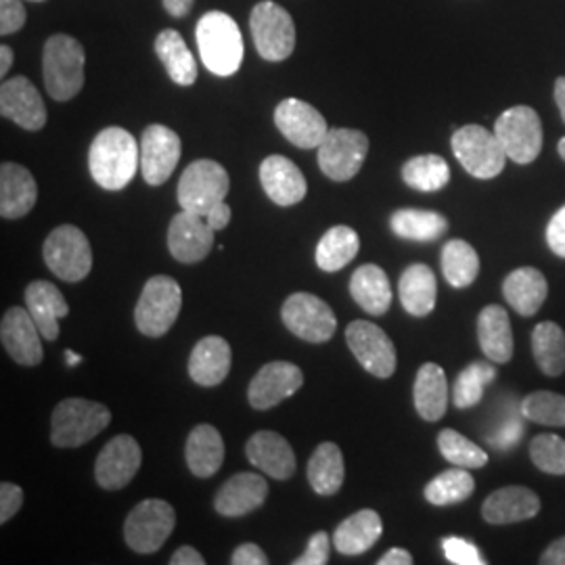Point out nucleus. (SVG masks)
Here are the masks:
<instances>
[{"instance_id": "1", "label": "nucleus", "mask_w": 565, "mask_h": 565, "mask_svg": "<svg viewBox=\"0 0 565 565\" xmlns=\"http://www.w3.org/2000/svg\"><path fill=\"white\" fill-rule=\"evenodd\" d=\"M88 170L105 191H121L141 172V145L128 130L109 126L90 142Z\"/></svg>"}, {"instance_id": "2", "label": "nucleus", "mask_w": 565, "mask_h": 565, "mask_svg": "<svg viewBox=\"0 0 565 565\" xmlns=\"http://www.w3.org/2000/svg\"><path fill=\"white\" fill-rule=\"evenodd\" d=\"M198 49L203 65L214 76L228 78L239 72L243 57H245V44H243L242 30L237 21L223 11H210L203 13L198 21L195 30Z\"/></svg>"}, {"instance_id": "3", "label": "nucleus", "mask_w": 565, "mask_h": 565, "mask_svg": "<svg viewBox=\"0 0 565 565\" xmlns=\"http://www.w3.org/2000/svg\"><path fill=\"white\" fill-rule=\"evenodd\" d=\"M86 53L81 41L53 34L42 51V76L46 93L55 102H72L84 88Z\"/></svg>"}, {"instance_id": "4", "label": "nucleus", "mask_w": 565, "mask_h": 565, "mask_svg": "<svg viewBox=\"0 0 565 565\" xmlns=\"http://www.w3.org/2000/svg\"><path fill=\"white\" fill-rule=\"evenodd\" d=\"M111 422V411L102 403L67 398L55 406L51 443L57 448H78L97 438Z\"/></svg>"}, {"instance_id": "5", "label": "nucleus", "mask_w": 565, "mask_h": 565, "mask_svg": "<svg viewBox=\"0 0 565 565\" xmlns=\"http://www.w3.org/2000/svg\"><path fill=\"white\" fill-rule=\"evenodd\" d=\"M182 289L168 275L151 277L142 287L141 298L135 308V323L142 335L162 338L181 315Z\"/></svg>"}, {"instance_id": "6", "label": "nucleus", "mask_w": 565, "mask_h": 565, "mask_svg": "<svg viewBox=\"0 0 565 565\" xmlns=\"http://www.w3.org/2000/svg\"><path fill=\"white\" fill-rule=\"evenodd\" d=\"M450 147L465 170L480 181L497 179L505 170L509 160L497 135L478 124H467L459 128L450 139Z\"/></svg>"}, {"instance_id": "7", "label": "nucleus", "mask_w": 565, "mask_h": 565, "mask_svg": "<svg viewBox=\"0 0 565 565\" xmlns=\"http://www.w3.org/2000/svg\"><path fill=\"white\" fill-rule=\"evenodd\" d=\"M249 32L263 60L279 63L296 49V23L287 9L273 0H260L249 15Z\"/></svg>"}, {"instance_id": "8", "label": "nucleus", "mask_w": 565, "mask_h": 565, "mask_svg": "<svg viewBox=\"0 0 565 565\" xmlns=\"http://www.w3.org/2000/svg\"><path fill=\"white\" fill-rule=\"evenodd\" d=\"M44 263L61 281L78 282L93 270V249L86 235L74 224H61L44 242Z\"/></svg>"}, {"instance_id": "9", "label": "nucleus", "mask_w": 565, "mask_h": 565, "mask_svg": "<svg viewBox=\"0 0 565 565\" xmlns=\"http://www.w3.org/2000/svg\"><path fill=\"white\" fill-rule=\"evenodd\" d=\"M177 527L174 507L160 499H147L135 507L124 522V541L135 553L160 551Z\"/></svg>"}, {"instance_id": "10", "label": "nucleus", "mask_w": 565, "mask_h": 565, "mask_svg": "<svg viewBox=\"0 0 565 565\" xmlns=\"http://www.w3.org/2000/svg\"><path fill=\"white\" fill-rule=\"evenodd\" d=\"M494 135L503 145L507 158L520 166L532 163L543 151V124L527 105H515L494 121Z\"/></svg>"}, {"instance_id": "11", "label": "nucleus", "mask_w": 565, "mask_h": 565, "mask_svg": "<svg viewBox=\"0 0 565 565\" xmlns=\"http://www.w3.org/2000/svg\"><path fill=\"white\" fill-rule=\"evenodd\" d=\"M231 189L228 172L214 160L189 163L179 181V203L182 210L205 216L216 203L224 202Z\"/></svg>"}, {"instance_id": "12", "label": "nucleus", "mask_w": 565, "mask_h": 565, "mask_svg": "<svg viewBox=\"0 0 565 565\" xmlns=\"http://www.w3.org/2000/svg\"><path fill=\"white\" fill-rule=\"evenodd\" d=\"M369 153V139L361 130L329 128L319 145V168L327 179L335 182L352 181Z\"/></svg>"}, {"instance_id": "13", "label": "nucleus", "mask_w": 565, "mask_h": 565, "mask_svg": "<svg viewBox=\"0 0 565 565\" xmlns=\"http://www.w3.org/2000/svg\"><path fill=\"white\" fill-rule=\"evenodd\" d=\"M281 319L282 324L303 342H329L338 329L331 306L306 291H298L285 300Z\"/></svg>"}, {"instance_id": "14", "label": "nucleus", "mask_w": 565, "mask_h": 565, "mask_svg": "<svg viewBox=\"0 0 565 565\" xmlns=\"http://www.w3.org/2000/svg\"><path fill=\"white\" fill-rule=\"evenodd\" d=\"M345 342L354 359L373 377L387 380L396 371V348L382 327L369 321H352L345 329Z\"/></svg>"}, {"instance_id": "15", "label": "nucleus", "mask_w": 565, "mask_h": 565, "mask_svg": "<svg viewBox=\"0 0 565 565\" xmlns=\"http://www.w3.org/2000/svg\"><path fill=\"white\" fill-rule=\"evenodd\" d=\"M139 145L142 179L151 186H160L181 162V137L163 124H151L145 128Z\"/></svg>"}, {"instance_id": "16", "label": "nucleus", "mask_w": 565, "mask_h": 565, "mask_svg": "<svg viewBox=\"0 0 565 565\" xmlns=\"http://www.w3.org/2000/svg\"><path fill=\"white\" fill-rule=\"evenodd\" d=\"M141 463V446L132 436L121 434L103 446L95 463V480L103 490H121L135 480Z\"/></svg>"}, {"instance_id": "17", "label": "nucleus", "mask_w": 565, "mask_h": 565, "mask_svg": "<svg viewBox=\"0 0 565 565\" xmlns=\"http://www.w3.org/2000/svg\"><path fill=\"white\" fill-rule=\"evenodd\" d=\"M275 124L282 137L300 149H319L329 126L323 114L302 99H285L275 109Z\"/></svg>"}, {"instance_id": "18", "label": "nucleus", "mask_w": 565, "mask_h": 565, "mask_svg": "<svg viewBox=\"0 0 565 565\" xmlns=\"http://www.w3.org/2000/svg\"><path fill=\"white\" fill-rule=\"evenodd\" d=\"M42 333L39 324L34 323L28 308H9L2 315L0 323V342L7 354L21 366H36L44 359L42 350Z\"/></svg>"}, {"instance_id": "19", "label": "nucleus", "mask_w": 565, "mask_h": 565, "mask_svg": "<svg viewBox=\"0 0 565 565\" xmlns=\"http://www.w3.org/2000/svg\"><path fill=\"white\" fill-rule=\"evenodd\" d=\"M214 235L216 231L207 224L205 216L182 210L168 228V249L179 263H202L214 247Z\"/></svg>"}, {"instance_id": "20", "label": "nucleus", "mask_w": 565, "mask_h": 565, "mask_svg": "<svg viewBox=\"0 0 565 565\" xmlns=\"http://www.w3.org/2000/svg\"><path fill=\"white\" fill-rule=\"evenodd\" d=\"M303 384L302 369L287 361L264 364L247 387V401L256 411H268L289 396H294Z\"/></svg>"}, {"instance_id": "21", "label": "nucleus", "mask_w": 565, "mask_h": 565, "mask_svg": "<svg viewBox=\"0 0 565 565\" xmlns=\"http://www.w3.org/2000/svg\"><path fill=\"white\" fill-rule=\"evenodd\" d=\"M0 114L23 130L39 132L46 126V105L39 88L25 76H15L0 86Z\"/></svg>"}, {"instance_id": "22", "label": "nucleus", "mask_w": 565, "mask_h": 565, "mask_svg": "<svg viewBox=\"0 0 565 565\" xmlns=\"http://www.w3.org/2000/svg\"><path fill=\"white\" fill-rule=\"evenodd\" d=\"M247 461L275 480H289L296 473V455L277 431H256L245 445Z\"/></svg>"}, {"instance_id": "23", "label": "nucleus", "mask_w": 565, "mask_h": 565, "mask_svg": "<svg viewBox=\"0 0 565 565\" xmlns=\"http://www.w3.org/2000/svg\"><path fill=\"white\" fill-rule=\"evenodd\" d=\"M39 200V184L32 172L20 163L0 166V216L4 221H18L28 216Z\"/></svg>"}, {"instance_id": "24", "label": "nucleus", "mask_w": 565, "mask_h": 565, "mask_svg": "<svg viewBox=\"0 0 565 565\" xmlns=\"http://www.w3.org/2000/svg\"><path fill=\"white\" fill-rule=\"evenodd\" d=\"M541 511V499L525 486H505L492 492L482 505V518L488 524H518L536 518Z\"/></svg>"}, {"instance_id": "25", "label": "nucleus", "mask_w": 565, "mask_h": 565, "mask_svg": "<svg viewBox=\"0 0 565 565\" xmlns=\"http://www.w3.org/2000/svg\"><path fill=\"white\" fill-rule=\"evenodd\" d=\"M260 182L268 200L281 207L302 202L308 191L302 170L285 156H268L260 163Z\"/></svg>"}, {"instance_id": "26", "label": "nucleus", "mask_w": 565, "mask_h": 565, "mask_svg": "<svg viewBox=\"0 0 565 565\" xmlns=\"http://www.w3.org/2000/svg\"><path fill=\"white\" fill-rule=\"evenodd\" d=\"M268 497V484L260 473H235L218 490L214 499V509L223 518H243L264 505Z\"/></svg>"}, {"instance_id": "27", "label": "nucleus", "mask_w": 565, "mask_h": 565, "mask_svg": "<svg viewBox=\"0 0 565 565\" xmlns=\"http://www.w3.org/2000/svg\"><path fill=\"white\" fill-rule=\"evenodd\" d=\"M25 308L39 324L42 338L55 342L60 338V321L70 315V303L63 298L57 285L49 281H34L25 287Z\"/></svg>"}, {"instance_id": "28", "label": "nucleus", "mask_w": 565, "mask_h": 565, "mask_svg": "<svg viewBox=\"0 0 565 565\" xmlns=\"http://www.w3.org/2000/svg\"><path fill=\"white\" fill-rule=\"evenodd\" d=\"M231 361L233 352L228 342L221 335H207L195 343L189 356V377L202 387H216L231 373Z\"/></svg>"}, {"instance_id": "29", "label": "nucleus", "mask_w": 565, "mask_h": 565, "mask_svg": "<svg viewBox=\"0 0 565 565\" xmlns=\"http://www.w3.org/2000/svg\"><path fill=\"white\" fill-rule=\"evenodd\" d=\"M507 303L522 317H534L548 296V282L539 268L524 266L509 273L503 282Z\"/></svg>"}, {"instance_id": "30", "label": "nucleus", "mask_w": 565, "mask_h": 565, "mask_svg": "<svg viewBox=\"0 0 565 565\" xmlns=\"http://www.w3.org/2000/svg\"><path fill=\"white\" fill-rule=\"evenodd\" d=\"M478 340L486 359L497 364H505L513 356V331L509 312L503 306L490 303L478 317Z\"/></svg>"}, {"instance_id": "31", "label": "nucleus", "mask_w": 565, "mask_h": 565, "mask_svg": "<svg viewBox=\"0 0 565 565\" xmlns=\"http://www.w3.org/2000/svg\"><path fill=\"white\" fill-rule=\"evenodd\" d=\"M382 532L384 524L380 513L373 509H363L338 525L333 534V545L348 557L363 555L382 539Z\"/></svg>"}, {"instance_id": "32", "label": "nucleus", "mask_w": 565, "mask_h": 565, "mask_svg": "<svg viewBox=\"0 0 565 565\" xmlns=\"http://www.w3.org/2000/svg\"><path fill=\"white\" fill-rule=\"evenodd\" d=\"M186 465L195 478H212L224 463V443L214 425H198L186 440Z\"/></svg>"}, {"instance_id": "33", "label": "nucleus", "mask_w": 565, "mask_h": 565, "mask_svg": "<svg viewBox=\"0 0 565 565\" xmlns=\"http://www.w3.org/2000/svg\"><path fill=\"white\" fill-rule=\"evenodd\" d=\"M398 296L404 310L417 319H424L434 312L438 298L436 275L425 264L408 266L398 282Z\"/></svg>"}, {"instance_id": "34", "label": "nucleus", "mask_w": 565, "mask_h": 565, "mask_svg": "<svg viewBox=\"0 0 565 565\" xmlns=\"http://www.w3.org/2000/svg\"><path fill=\"white\" fill-rule=\"evenodd\" d=\"M413 401L419 417L425 422H438L446 415L448 408V382L443 366L436 363H425L415 377Z\"/></svg>"}, {"instance_id": "35", "label": "nucleus", "mask_w": 565, "mask_h": 565, "mask_svg": "<svg viewBox=\"0 0 565 565\" xmlns=\"http://www.w3.org/2000/svg\"><path fill=\"white\" fill-rule=\"evenodd\" d=\"M350 296L373 317H382L392 303V285L384 268L375 264L361 266L350 279Z\"/></svg>"}, {"instance_id": "36", "label": "nucleus", "mask_w": 565, "mask_h": 565, "mask_svg": "<svg viewBox=\"0 0 565 565\" xmlns=\"http://www.w3.org/2000/svg\"><path fill=\"white\" fill-rule=\"evenodd\" d=\"M156 55L170 76L179 86H193L198 81V63L186 46V42L177 30H163L156 39Z\"/></svg>"}, {"instance_id": "37", "label": "nucleus", "mask_w": 565, "mask_h": 565, "mask_svg": "<svg viewBox=\"0 0 565 565\" xmlns=\"http://www.w3.org/2000/svg\"><path fill=\"white\" fill-rule=\"evenodd\" d=\"M345 480V463L342 450L333 443H323L317 446L308 461V482L312 490L321 497L335 494Z\"/></svg>"}, {"instance_id": "38", "label": "nucleus", "mask_w": 565, "mask_h": 565, "mask_svg": "<svg viewBox=\"0 0 565 565\" xmlns=\"http://www.w3.org/2000/svg\"><path fill=\"white\" fill-rule=\"evenodd\" d=\"M361 249L359 233L350 226H333L324 233L317 245V266L323 273H338L352 263Z\"/></svg>"}, {"instance_id": "39", "label": "nucleus", "mask_w": 565, "mask_h": 565, "mask_svg": "<svg viewBox=\"0 0 565 565\" xmlns=\"http://www.w3.org/2000/svg\"><path fill=\"white\" fill-rule=\"evenodd\" d=\"M390 226L401 239L425 243L440 239L448 231V221L438 212L406 207L392 214Z\"/></svg>"}, {"instance_id": "40", "label": "nucleus", "mask_w": 565, "mask_h": 565, "mask_svg": "<svg viewBox=\"0 0 565 565\" xmlns=\"http://www.w3.org/2000/svg\"><path fill=\"white\" fill-rule=\"evenodd\" d=\"M532 352L539 369L548 377L565 373V333L553 321L539 323L532 331Z\"/></svg>"}, {"instance_id": "41", "label": "nucleus", "mask_w": 565, "mask_h": 565, "mask_svg": "<svg viewBox=\"0 0 565 565\" xmlns=\"http://www.w3.org/2000/svg\"><path fill=\"white\" fill-rule=\"evenodd\" d=\"M443 273L450 287L455 289L469 287L480 275L478 252L463 239L446 243L443 247Z\"/></svg>"}, {"instance_id": "42", "label": "nucleus", "mask_w": 565, "mask_h": 565, "mask_svg": "<svg viewBox=\"0 0 565 565\" xmlns=\"http://www.w3.org/2000/svg\"><path fill=\"white\" fill-rule=\"evenodd\" d=\"M476 490V482L465 467L446 469L425 486V499L434 507L459 505Z\"/></svg>"}, {"instance_id": "43", "label": "nucleus", "mask_w": 565, "mask_h": 565, "mask_svg": "<svg viewBox=\"0 0 565 565\" xmlns=\"http://www.w3.org/2000/svg\"><path fill=\"white\" fill-rule=\"evenodd\" d=\"M403 181L422 193H434L445 189L450 181V168L445 158L436 153L411 158L403 166Z\"/></svg>"}, {"instance_id": "44", "label": "nucleus", "mask_w": 565, "mask_h": 565, "mask_svg": "<svg viewBox=\"0 0 565 565\" xmlns=\"http://www.w3.org/2000/svg\"><path fill=\"white\" fill-rule=\"evenodd\" d=\"M497 366L490 363H471L459 373L452 385V403L457 408H471L484 398L486 385L494 382Z\"/></svg>"}, {"instance_id": "45", "label": "nucleus", "mask_w": 565, "mask_h": 565, "mask_svg": "<svg viewBox=\"0 0 565 565\" xmlns=\"http://www.w3.org/2000/svg\"><path fill=\"white\" fill-rule=\"evenodd\" d=\"M438 448L448 463L465 469H480L488 463V455L478 445H473L463 434L455 429H443L438 436Z\"/></svg>"}, {"instance_id": "46", "label": "nucleus", "mask_w": 565, "mask_h": 565, "mask_svg": "<svg viewBox=\"0 0 565 565\" xmlns=\"http://www.w3.org/2000/svg\"><path fill=\"white\" fill-rule=\"evenodd\" d=\"M525 419L534 424L565 427V396L553 392H534L522 403Z\"/></svg>"}, {"instance_id": "47", "label": "nucleus", "mask_w": 565, "mask_h": 565, "mask_svg": "<svg viewBox=\"0 0 565 565\" xmlns=\"http://www.w3.org/2000/svg\"><path fill=\"white\" fill-rule=\"evenodd\" d=\"M530 459L541 471L565 476V440L555 434H539L530 445Z\"/></svg>"}, {"instance_id": "48", "label": "nucleus", "mask_w": 565, "mask_h": 565, "mask_svg": "<svg viewBox=\"0 0 565 565\" xmlns=\"http://www.w3.org/2000/svg\"><path fill=\"white\" fill-rule=\"evenodd\" d=\"M443 548H445L446 559L450 562V564L455 565H484L486 559L482 557V553H480V548L473 545V543H469V541H465V539H459V536H450V539H445L443 541Z\"/></svg>"}, {"instance_id": "49", "label": "nucleus", "mask_w": 565, "mask_h": 565, "mask_svg": "<svg viewBox=\"0 0 565 565\" xmlns=\"http://www.w3.org/2000/svg\"><path fill=\"white\" fill-rule=\"evenodd\" d=\"M25 20L28 13L21 0H0V36L18 34Z\"/></svg>"}, {"instance_id": "50", "label": "nucleus", "mask_w": 565, "mask_h": 565, "mask_svg": "<svg viewBox=\"0 0 565 565\" xmlns=\"http://www.w3.org/2000/svg\"><path fill=\"white\" fill-rule=\"evenodd\" d=\"M329 536L327 532H317L310 536L308 546L302 555L294 562V565H324L329 564Z\"/></svg>"}, {"instance_id": "51", "label": "nucleus", "mask_w": 565, "mask_h": 565, "mask_svg": "<svg viewBox=\"0 0 565 565\" xmlns=\"http://www.w3.org/2000/svg\"><path fill=\"white\" fill-rule=\"evenodd\" d=\"M23 505V490L11 482L0 484V524H7Z\"/></svg>"}, {"instance_id": "52", "label": "nucleus", "mask_w": 565, "mask_h": 565, "mask_svg": "<svg viewBox=\"0 0 565 565\" xmlns=\"http://www.w3.org/2000/svg\"><path fill=\"white\" fill-rule=\"evenodd\" d=\"M546 245L559 258H565V205L559 207L546 224Z\"/></svg>"}, {"instance_id": "53", "label": "nucleus", "mask_w": 565, "mask_h": 565, "mask_svg": "<svg viewBox=\"0 0 565 565\" xmlns=\"http://www.w3.org/2000/svg\"><path fill=\"white\" fill-rule=\"evenodd\" d=\"M231 564L233 565H266L268 564V557L264 553L263 548L254 543H243V545L235 548L233 557H231Z\"/></svg>"}, {"instance_id": "54", "label": "nucleus", "mask_w": 565, "mask_h": 565, "mask_svg": "<svg viewBox=\"0 0 565 565\" xmlns=\"http://www.w3.org/2000/svg\"><path fill=\"white\" fill-rule=\"evenodd\" d=\"M205 221L207 224L218 233L223 231L231 223V207L226 205V202L216 203L207 214H205Z\"/></svg>"}, {"instance_id": "55", "label": "nucleus", "mask_w": 565, "mask_h": 565, "mask_svg": "<svg viewBox=\"0 0 565 565\" xmlns=\"http://www.w3.org/2000/svg\"><path fill=\"white\" fill-rule=\"evenodd\" d=\"M205 564V559H203L202 553L198 551V548H193V546H181L174 555H172V559H170V565H203Z\"/></svg>"}, {"instance_id": "56", "label": "nucleus", "mask_w": 565, "mask_h": 565, "mask_svg": "<svg viewBox=\"0 0 565 565\" xmlns=\"http://www.w3.org/2000/svg\"><path fill=\"white\" fill-rule=\"evenodd\" d=\"M541 564L565 565V536L564 539H557L553 545L546 548L543 557H541Z\"/></svg>"}, {"instance_id": "57", "label": "nucleus", "mask_w": 565, "mask_h": 565, "mask_svg": "<svg viewBox=\"0 0 565 565\" xmlns=\"http://www.w3.org/2000/svg\"><path fill=\"white\" fill-rule=\"evenodd\" d=\"M193 4H195V0H163L166 13L172 15V18H179V20L186 18L191 13Z\"/></svg>"}, {"instance_id": "58", "label": "nucleus", "mask_w": 565, "mask_h": 565, "mask_svg": "<svg viewBox=\"0 0 565 565\" xmlns=\"http://www.w3.org/2000/svg\"><path fill=\"white\" fill-rule=\"evenodd\" d=\"M413 564V555L404 548H390L384 557H380L377 565H411Z\"/></svg>"}, {"instance_id": "59", "label": "nucleus", "mask_w": 565, "mask_h": 565, "mask_svg": "<svg viewBox=\"0 0 565 565\" xmlns=\"http://www.w3.org/2000/svg\"><path fill=\"white\" fill-rule=\"evenodd\" d=\"M11 67H13V49L7 46V44H2V46H0V76L4 78Z\"/></svg>"}, {"instance_id": "60", "label": "nucleus", "mask_w": 565, "mask_h": 565, "mask_svg": "<svg viewBox=\"0 0 565 565\" xmlns=\"http://www.w3.org/2000/svg\"><path fill=\"white\" fill-rule=\"evenodd\" d=\"M555 103L559 107V114H562L565 124V78L555 81Z\"/></svg>"}, {"instance_id": "61", "label": "nucleus", "mask_w": 565, "mask_h": 565, "mask_svg": "<svg viewBox=\"0 0 565 565\" xmlns=\"http://www.w3.org/2000/svg\"><path fill=\"white\" fill-rule=\"evenodd\" d=\"M65 356H67V364H70V366L81 363V356H78V354H74V352H70V350L65 352Z\"/></svg>"}, {"instance_id": "62", "label": "nucleus", "mask_w": 565, "mask_h": 565, "mask_svg": "<svg viewBox=\"0 0 565 565\" xmlns=\"http://www.w3.org/2000/svg\"><path fill=\"white\" fill-rule=\"evenodd\" d=\"M557 151H559V156H562V160L565 162V137L559 141V145H557Z\"/></svg>"}, {"instance_id": "63", "label": "nucleus", "mask_w": 565, "mask_h": 565, "mask_svg": "<svg viewBox=\"0 0 565 565\" xmlns=\"http://www.w3.org/2000/svg\"><path fill=\"white\" fill-rule=\"evenodd\" d=\"M32 2H44V0H32Z\"/></svg>"}]
</instances>
